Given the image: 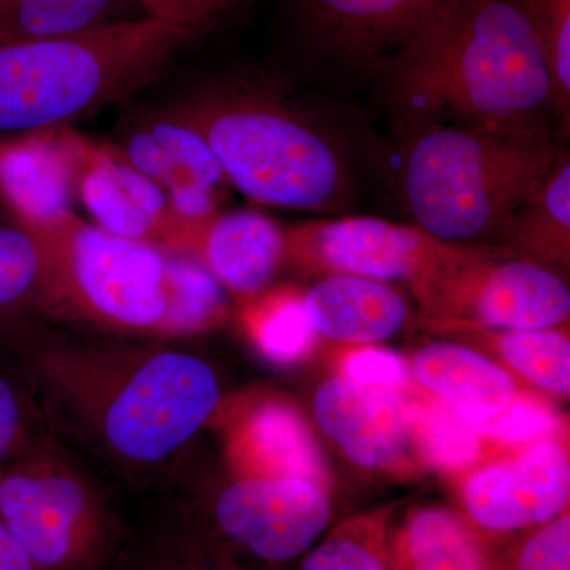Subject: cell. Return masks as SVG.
I'll return each mask as SVG.
<instances>
[{
	"label": "cell",
	"mask_w": 570,
	"mask_h": 570,
	"mask_svg": "<svg viewBox=\"0 0 570 570\" xmlns=\"http://www.w3.org/2000/svg\"><path fill=\"white\" fill-rule=\"evenodd\" d=\"M24 355L56 420L127 471H153L179 455L223 396L213 366L179 348L45 336Z\"/></svg>",
	"instance_id": "6da1fadb"
},
{
	"label": "cell",
	"mask_w": 570,
	"mask_h": 570,
	"mask_svg": "<svg viewBox=\"0 0 570 570\" xmlns=\"http://www.w3.org/2000/svg\"><path fill=\"white\" fill-rule=\"evenodd\" d=\"M371 69L419 124L535 121L551 110L549 70L517 0H438Z\"/></svg>",
	"instance_id": "7a4b0ae2"
},
{
	"label": "cell",
	"mask_w": 570,
	"mask_h": 570,
	"mask_svg": "<svg viewBox=\"0 0 570 570\" xmlns=\"http://www.w3.org/2000/svg\"><path fill=\"white\" fill-rule=\"evenodd\" d=\"M560 154L546 119L425 124L404 156V198L417 227L439 242L502 243Z\"/></svg>",
	"instance_id": "3957f363"
},
{
	"label": "cell",
	"mask_w": 570,
	"mask_h": 570,
	"mask_svg": "<svg viewBox=\"0 0 570 570\" xmlns=\"http://www.w3.org/2000/svg\"><path fill=\"white\" fill-rule=\"evenodd\" d=\"M195 36L145 17L58 39L0 41V132L91 116L156 81Z\"/></svg>",
	"instance_id": "277c9868"
},
{
	"label": "cell",
	"mask_w": 570,
	"mask_h": 570,
	"mask_svg": "<svg viewBox=\"0 0 570 570\" xmlns=\"http://www.w3.org/2000/svg\"><path fill=\"white\" fill-rule=\"evenodd\" d=\"M170 110L205 138L227 181L250 200L326 212L347 193V167L336 141L275 94L217 82Z\"/></svg>",
	"instance_id": "5b68a950"
},
{
	"label": "cell",
	"mask_w": 570,
	"mask_h": 570,
	"mask_svg": "<svg viewBox=\"0 0 570 570\" xmlns=\"http://www.w3.org/2000/svg\"><path fill=\"white\" fill-rule=\"evenodd\" d=\"M39 239L47 253L41 313L105 335L164 337L170 250L108 234L77 214Z\"/></svg>",
	"instance_id": "8992f818"
},
{
	"label": "cell",
	"mask_w": 570,
	"mask_h": 570,
	"mask_svg": "<svg viewBox=\"0 0 570 570\" xmlns=\"http://www.w3.org/2000/svg\"><path fill=\"white\" fill-rule=\"evenodd\" d=\"M0 519L36 570H100L115 538L102 494L51 442L0 469Z\"/></svg>",
	"instance_id": "52a82bcc"
},
{
	"label": "cell",
	"mask_w": 570,
	"mask_h": 570,
	"mask_svg": "<svg viewBox=\"0 0 570 570\" xmlns=\"http://www.w3.org/2000/svg\"><path fill=\"white\" fill-rule=\"evenodd\" d=\"M412 288L438 325L546 330L569 321L561 276L527 258H494L482 247L453 245Z\"/></svg>",
	"instance_id": "ba28073f"
},
{
	"label": "cell",
	"mask_w": 570,
	"mask_h": 570,
	"mask_svg": "<svg viewBox=\"0 0 570 570\" xmlns=\"http://www.w3.org/2000/svg\"><path fill=\"white\" fill-rule=\"evenodd\" d=\"M206 513L219 542L255 560L284 564L322 538L332 502L328 491L307 480L235 472Z\"/></svg>",
	"instance_id": "9c48e42d"
},
{
	"label": "cell",
	"mask_w": 570,
	"mask_h": 570,
	"mask_svg": "<svg viewBox=\"0 0 570 570\" xmlns=\"http://www.w3.org/2000/svg\"><path fill=\"white\" fill-rule=\"evenodd\" d=\"M287 257L333 275L415 284L453 245L420 227L377 217L314 220L285 234Z\"/></svg>",
	"instance_id": "30bf717a"
},
{
	"label": "cell",
	"mask_w": 570,
	"mask_h": 570,
	"mask_svg": "<svg viewBox=\"0 0 570 570\" xmlns=\"http://www.w3.org/2000/svg\"><path fill=\"white\" fill-rule=\"evenodd\" d=\"M569 453L562 436L474 469L460 487L464 517L491 535L547 523L569 510Z\"/></svg>",
	"instance_id": "8fae6325"
},
{
	"label": "cell",
	"mask_w": 570,
	"mask_h": 570,
	"mask_svg": "<svg viewBox=\"0 0 570 570\" xmlns=\"http://www.w3.org/2000/svg\"><path fill=\"white\" fill-rule=\"evenodd\" d=\"M88 146L70 126L0 140V202L10 219L37 238L71 219Z\"/></svg>",
	"instance_id": "7c38bea8"
},
{
	"label": "cell",
	"mask_w": 570,
	"mask_h": 570,
	"mask_svg": "<svg viewBox=\"0 0 570 570\" xmlns=\"http://www.w3.org/2000/svg\"><path fill=\"white\" fill-rule=\"evenodd\" d=\"M164 249L190 255L242 302L266 291L287 257L279 225L249 209L216 213L197 224L175 219Z\"/></svg>",
	"instance_id": "4fadbf2b"
},
{
	"label": "cell",
	"mask_w": 570,
	"mask_h": 570,
	"mask_svg": "<svg viewBox=\"0 0 570 570\" xmlns=\"http://www.w3.org/2000/svg\"><path fill=\"white\" fill-rule=\"evenodd\" d=\"M407 392L362 387L336 376L314 395V417L358 466L401 469L414 453Z\"/></svg>",
	"instance_id": "5bb4252c"
},
{
	"label": "cell",
	"mask_w": 570,
	"mask_h": 570,
	"mask_svg": "<svg viewBox=\"0 0 570 570\" xmlns=\"http://www.w3.org/2000/svg\"><path fill=\"white\" fill-rule=\"evenodd\" d=\"M77 200L108 234L165 247L175 217L159 184L127 163L119 149L89 141Z\"/></svg>",
	"instance_id": "9a60e30c"
},
{
	"label": "cell",
	"mask_w": 570,
	"mask_h": 570,
	"mask_svg": "<svg viewBox=\"0 0 570 570\" xmlns=\"http://www.w3.org/2000/svg\"><path fill=\"white\" fill-rule=\"evenodd\" d=\"M228 453L238 474L303 479L330 489L328 464L303 415L268 400L250 409L228 433Z\"/></svg>",
	"instance_id": "2e32d148"
},
{
	"label": "cell",
	"mask_w": 570,
	"mask_h": 570,
	"mask_svg": "<svg viewBox=\"0 0 570 570\" xmlns=\"http://www.w3.org/2000/svg\"><path fill=\"white\" fill-rule=\"evenodd\" d=\"M438 0H298L307 32L348 62L373 67Z\"/></svg>",
	"instance_id": "e0dca14e"
},
{
	"label": "cell",
	"mask_w": 570,
	"mask_h": 570,
	"mask_svg": "<svg viewBox=\"0 0 570 570\" xmlns=\"http://www.w3.org/2000/svg\"><path fill=\"white\" fill-rule=\"evenodd\" d=\"M411 374L428 396L472 423L494 417L517 393L509 371L461 344H426L415 352Z\"/></svg>",
	"instance_id": "ac0fdd59"
},
{
	"label": "cell",
	"mask_w": 570,
	"mask_h": 570,
	"mask_svg": "<svg viewBox=\"0 0 570 570\" xmlns=\"http://www.w3.org/2000/svg\"><path fill=\"white\" fill-rule=\"evenodd\" d=\"M303 305L318 336L370 346L395 336L407 306L387 284L367 277L332 275L303 292Z\"/></svg>",
	"instance_id": "d6986e66"
},
{
	"label": "cell",
	"mask_w": 570,
	"mask_h": 570,
	"mask_svg": "<svg viewBox=\"0 0 570 570\" xmlns=\"http://www.w3.org/2000/svg\"><path fill=\"white\" fill-rule=\"evenodd\" d=\"M395 570H501L489 532L444 508L409 510L390 531Z\"/></svg>",
	"instance_id": "ffe728a7"
},
{
	"label": "cell",
	"mask_w": 570,
	"mask_h": 570,
	"mask_svg": "<svg viewBox=\"0 0 570 570\" xmlns=\"http://www.w3.org/2000/svg\"><path fill=\"white\" fill-rule=\"evenodd\" d=\"M138 9L142 10L138 0H6L0 7V41L97 31L145 18Z\"/></svg>",
	"instance_id": "44dd1931"
},
{
	"label": "cell",
	"mask_w": 570,
	"mask_h": 570,
	"mask_svg": "<svg viewBox=\"0 0 570 570\" xmlns=\"http://www.w3.org/2000/svg\"><path fill=\"white\" fill-rule=\"evenodd\" d=\"M520 258L550 268L569 264L570 253V163L561 151L542 189L523 206L502 239Z\"/></svg>",
	"instance_id": "7402d4cb"
},
{
	"label": "cell",
	"mask_w": 570,
	"mask_h": 570,
	"mask_svg": "<svg viewBox=\"0 0 570 570\" xmlns=\"http://www.w3.org/2000/svg\"><path fill=\"white\" fill-rule=\"evenodd\" d=\"M242 303L243 328L258 354L273 365H298L313 354L318 335L307 317L302 292L266 288Z\"/></svg>",
	"instance_id": "603a6c76"
},
{
	"label": "cell",
	"mask_w": 570,
	"mask_h": 570,
	"mask_svg": "<svg viewBox=\"0 0 570 570\" xmlns=\"http://www.w3.org/2000/svg\"><path fill=\"white\" fill-rule=\"evenodd\" d=\"M414 453L428 469L460 474L478 463L485 450L474 423L459 417L433 397L407 392Z\"/></svg>",
	"instance_id": "cb8c5ba5"
},
{
	"label": "cell",
	"mask_w": 570,
	"mask_h": 570,
	"mask_svg": "<svg viewBox=\"0 0 570 570\" xmlns=\"http://www.w3.org/2000/svg\"><path fill=\"white\" fill-rule=\"evenodd\" d=\"M390 531L392 508L348 517L303 554L299 570H395Z\"/></svg>",
	"instance_id": "d4e9b609"
},
{
	"label": "cell",
	"mask_w": 570,
	"mask_h": 570,
	"mask_svg": "<svg viewBox=\"0 0 570 570\" xmlns=\"http://www.w3.org/2000/svg\"><path fill=\"white\" fill-rule=\"evenodd\" d=\"M441 326V325H439ZM468 326V325H463ZM482 333L505 365L521 379L546 392L568 395L570 390V341L568 333L546 330H489Z\"/></svg>",
	"instance_id": "484cf974"
},
{
	"label": "cell",
	"mask_w": 570,
	"mask_h": 570,
	"mask_svg": "<svg viewBox=\"0 0 570 570\" xmlns=\"http://www.w3.org/2000/svg\"><path fill=\"white\" fill-rule=\"evenodd\" d=\"M170 253L171 305L165 340L200 335L223 325L228 316L224 285L190 255Z\"/></svg>",
	"instance_id": "4316f807"
},
{
	"label": "cell",
	"mask_w": 570,
	"mask_h": 570,
	"mask_svg": "<svg viewBox=\"0 0 570 570\" xmlns=\"http://www.w3.org/2000/svg\"><path fill=\"white\" fill-rule=\"evenodd\" d=\"M45 269L43 243L13 219L0 220V324L39 309Z\"/></svg>",
	"instance_id": "83f0119b"
},
{
	"label": "cell",
	"mask_w": 570,
	"mask_h": 570,
	"mask_svg": "<svg viewBox=\"0 0 570 570\" xmlns=\"http://www.w3.org/2000/svg\"><path fill=\"white\" fill-rule=\"evenodd\" d=\"M527 18L550 78L551 110L569 118L570 0H517Z\"/></svg>",
	"instance_id": "f1b7e54d"
},
{
	"label": "cell",
	"mask_w": 570,
	"mask_h": 570,
	"mask_svg": "<svg viewBox=\"0 0 570 570\" xmlns=\"http://www.w3.org/2000/svg\"><path fill=\"white\" fill-rule=\"evenodd\" d=\"M141 124L160 142L174 163L178 171L176 181L194 179L217 189L228 183L223 165L205 138L170 108L145 116Z\"/></svg>",
	"instance_id": "f546056e"
},
{
	"label": "cell",
	"mask_w": 570,
	"mask_h": 570,
	"mask_svg": "<svg viewBox=\"0 0 570 570\" xmlns=\"http://www.w3.org/2000/svg\"><path fill=\"white\" fill-rule=\"evenodd\" d=\"M474 425L485 444L513 450L562 436L560 415L550 403L532 393L517 392L499 414Z\"/></svg>",
	"instance_id": "4dcf8cb0"
},
{
	"label": "cell",
	"mask_w": 570,
	"mask_h": 570,
	"mask_svg": "<svg viewBox=\"0 0 570 570\" xmlns=\"http://www.w3.org/2000/svg\"><path fill=\"white\" fill-rule=\"evenodd\" d=\"M501 570H570L569 510L539 527L524 530L499 550Z\"/></svg>",
	"instance_id": "1f68e13d"
},
{
	"label": "cell",
	"mask_w": 570,
	"mask_h": 570,
	"mask_svg": "<svg viewBox=\"0 0 570 570\" xmlns=\"http://www.w3.org/2000/svg\"><path fill=\"white\" fill-rule=\"evenodd\" d=\"M340 376L367 389L412 390L411 366L403 356L390 348L356 346L348 351L340 362Z\"/></svg>",
	"instance_id": "d6a6232c"
},
{
	"label": "cell",
	"mask_w": 570,
	"mask_h": 570,
	"mask_svg": "<svg viewBox=\"0 0 570 570\" xmlns=\"http://www.w3.org/2000/svg\"><path fill=\"white\" fill-rule=\"evenodd\" d=\"M146 17L200 33L245 0H138Z\"/></svg>",
	"instance_id": "836d02e7"
},
{
	"label": "cell",
	"mask_w": 570,
	"mask_h": 570,
	"mask_svg": "<svg viewBox=\"0 0 570 570\" xmlns=\"http://www.w3.org/2000/svg\"><path fill=\"white\" fill-rule=\"evenodd\" d=\"M142 570H246L208 540L176 538L164 543Z\"/></svg>",
	"instance_id": "e575fe53"
},
{
	"label": "cell",
	"mask_w": 570,
	"mask_h": 570,
	"mask_svg": "<svg viewBox=\"0 0 570 570\" xmlns=\"http://www.w3.org/2000/svg\"><path fill=\"white\" fill-rule=\"evenodd\" d=\"M118 149L126 157L127 163L154 183L159 184L164 190H167L178 178V171L170 157L141 122L127 130L126 137L122 138V146Z\"/></svg>",
	"instance_id": "d590c367"
},
{
	"label": "cell",
	"mask_w": 570,
	"mask_h": 570,
	"mask_svg": "<svg viewBox=\"0 0 570 570\" xmlns=\"http://www.w3.org/2000/svg\"><path fill=\"white\" fill-rule=\"evenodd\" d=\"M24 397L10 377L0 373V469L28 448Z\"/></svg>",
	"instance_id": "8d00e7d4"
},
{
	"label": "cell",
	"mask_w": 570,
	"mask_h": 570,
	"mask_svg": "<svg viewBox=\"0 0 570 570\" xmlns=\"http://www.w3.org/2000/svg\"><path fill=\"white\" fill-rule=\"evenodd\" d=\"M219 193L217 187L194 179H178L165 190L171 214L184 224L202 223L219 213Z\"/></svg>",
	"instance_id": "74e56055"
},
{
	"label": "cell",
	"mask_w": 570,
	"mask_h": 570,
	"mask_svg": "<svg viewBox=\"0 0 570 570\" xmlns=\"http://www.w3.org/2000/svg\"><path fill=\"white\" fill-rule=\"evenodd\" d=\"M0 570H36L18 539L0 519Z\"/></svg>",
	"instance_id": "f35d334b"
},
{
	"label": "cell",
	"mask_w": 570,
	"mask_h": 570,
	"mask_svg": "<svg viewBox=\"0 0 570 570\" xmlns=\"http://www.w3.org/2000/svg\"><path fill=\"white\" fill-rule=\"evenodd\" d=\"M3 2H6V0H0V7L3 6Z\"/></svg>",
	"instance_id": "ab89813d"
}]
</instances>
